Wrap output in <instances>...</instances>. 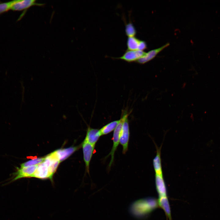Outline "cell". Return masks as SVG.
I'll return each instance as SVG.
<instances>
[{
  "mask_svg": "<svg viewBox=\"0 0 220 220\" xmlns=\"http://www.w3.org/2000/svg\"><path fill=\"white\" fill-rule=\"evenodd\" d=\"M169 45V43H167L160 48L148 51L146 53L145 55L139 59L137 62L141 64H144L149 61L153 59L164 49L168 47Z\"/></svg>",
  "mask_w": 220,
  "mask_h": 220,
  "instance_id": "cell-10",
  "label": "cell"
},
{
  "mask_svg": "<svg viewBox=\"0 0 220 220\" xmlns=\"http://www.w3.org/2000/svg\"><path fill=\"white\" fill-rule=\"evenodd\" d=\"M125 32L128 37H134L136 34V29L133 24L130 22L125 25Z\"/></svg>",
  "mask_w": 220,
  "mask_h": 220,
  "instance_id": "cell-17",
  "label": "cell"
},
{
  "mask_svg": "<svg viewBox=\"0 0 220 220\" xmlns=\"http://www.w3.org/2000/svg\"><path fill=\"white\" fill-rule=\"evenodd\" d=\"M158 201L159 207L163 210L169 220H172L170 207L167 196L159 197Z\"/></svg>",
  "mask_w": 220,
  "mask_h": 220,
  "instance_id": "cell-14",
  "label": "cell"
},
{
  "mask_svg": "<svg viewBox=\"0 0 220 220\" xmlns=\"http://www.w3.org/2000/svg\"><path fill=\"white\" fill-rule=\"evenodd\" d=\"M141 41L135 36L128 37L127 42V50H138Z\"/></svg>",
  "mask_w": 220,
  "mask_h": 220,
  "instance_id": "cell-16",
  "label": "cell"
},
{
  "mask_svg": "<svg viewBox=\"0 0 220 220\" xmlns=\"http://www.w3.org/2000/svg\"><path fill=\"white\" fill-rule=\"evenodd\" d=\"M16 1V0L0 3V14L11 9Z\"/></svg>",
  "mask_w": 220,
  "mask_h": 220,
  "instance_id": "cell-19",
  "label": "cell"
},
{
  "mask_svg": "<svg viewBox=\"0 0 220 220\" xmlns=\"http://www.w3.org/2000/svg\"><path fill=\"white\" fill-rule=\"evenodd\" d=\"M83 159L85 164L86 171L89 174L90 163L93 154L95 146L83 141L82 144Z\"/></svg>",
  "mask_w": 220,
  "mask_h": 220,
  "instance_id": "cell-6",
  "label": "cell"
},
{
  "mask_svg": "<svg viewBox=\"0 0 220 220\" xmlns=\"http://www.w3.org/2000/svg\"><path fill=\"white\" fill-rule=\"evenodd\" d=\"M119 121L120 119L114 121L103 127L99 130L101 135L107 134L114 130Z\"/></svg>",
  "mask_w": 220,
  "mask_h": 220,
  "instance_id": "cell-15",
  "label": "cell"
},
{
  "mask_svg": "<svg viewBox=\"0 0 220 220\" xmlns=\"http://www.w3.org/2000/svg\"><path fill=\"white\" fill-rule=\"evenodd\" d=\"M146 53L139 50H127L123 54L116 59L123 60L128 62L137 61L139 59L145 55Z\"/></svg>",
  "mask_w": 220,
  "mask_h": 220,
  "instance_id": "cell-7",
  "label": "cell"
},
{
  "mask_svg": "<svg viewBox=\"0 0 220 220\" xmlns=\"http://www.w3.org/2000/svg\"><path fill=\"white\" fill-rule=\"evenodd\" d=\"M147 45L145 42L141 40L138 47V50L143 51L147 48Z\"/></svg>",
  "mask_w": 220,
  "mask_h": 220,
  "instance_id": "cell-20",
  "label": "cell"
},
{
  "mask_svg": "<svg viewBox=\"0 0 220 220\" xmlns=\"http://www.w3.org/2000/svg\"><path fill=\"white\" fill-rule=\"evenodd\" d=\"M51 158L49 154L45 157L44 161L38 165V167L31 177L39 179H50L52 180L49 172V167L51 163Z\"/></svg>",
  "mask_w": 220,
  "mask_h": 220,
  "instance_id": "cell-3",
  "label": "cell"
},
{
  "mask_svg": "<svg viewBox=\"0 0 220 220\" xmlns=\"http://www.w3.org/2000/svg\"><path fill=\"white\" fill-rule=\"evenodd\" d=\"M155 182L159 197L167 196L166 186L163 175L155 174Z\"/></svg>",
  "mask_w": 220,
  "mask_h": 220,
  "instance_id": "cell-11",
  "label": "cell"
},
{
  "mask_svg": "<svg viewBox=\"0 0 220 220\" xmlns=\"http://www.w3.org/2000/svg\"><path fill=\"white\" fill-rule=\"evenodd\" d=\"M45 160V157L38 158L32 159L20 164V167H26L38 165L42 162Z\"/></svg>",
  "mask_w": 220,
  "mask_h": 220,
  "instance_id": "cell-18",
  "label": "cell"
},
{
  "mask_svg": "<svg viewBox=\"0 0 220 220\" xmlns=\"http://www.w3.org/2000/svg\"><path fill=\"white\" fill-rule=\"evenodd\" d=\"M44 4L37 3L35 0H16L11 10L14 11H20L27 9L33 6H41Z\"/></svg>",
  "mask_w": 220,
  "mask_h": 220,
  "instance_id": "cell-8",
  "label": "cell"
},
{
  "mask_svg": "<svg viewBox=\"0 0 220 220\" xmlns=\"http://www.w3.org/2000/svg\"><path fill=\"white\" fill-rule=\"evenodd\" d=\"M156 154L153 160V164L155 174L163 175L161 159V147L156 145Z\"/></svg>",
  "mask_w": 220,
  "mask_h": 220,
  "instance_id": "cell-12",
  "label": "cell"
},
{
  "mask_svg": "<svg viewBox=\"0 0 220 220\" xmlns=\"http://www.w3.org/2000/svg\"><path fill=\"white\" fill-rule=\"evenodd\" d=\"M159 207L158 200L149 197L134 201L130 206L129 210L133 216L141 219L146 217Z\"/></svg>",
  "mask_w": 220,
  "mask_h": 220,
  "instance_id": "cell-1",
  "label": "cell"
},
{
  "mask_svg": "<svg viewBox=\"0 0 220 220\" xmlns=\"http://www.w3.org/2000/svg\"><path fill=\"white\" fill-rule=\"evenodd\" d=\"M128 114L124 112L120 119V121L114 130L112 137L113 146L111 150L107 157L111 156V159L109 164L108 167L110 168L114 161V154L119 143V138L122 126L124 121L128 117Z\"/></svg>",
  "mask_w": 220,
  "mask_h": 220,
  "instance_id": "cell-2",
  "label": "cell"
},
{
  "mask_svg": "<svg viewBox=\"0 0 220 220\" xmlns=\"http://www.w3.org/2000/svg\"><path fill=\"white\" fill-rule=\"evenodd\" d=\"M79 148V146L71 147L56 150L60 162L68 158Z\"/></svg>",
  "mask_w": 220,
  "mask_h": 220,
  "instance_id": "cell-13",
  "label": "cell"
},
{
  "mask_svg": "<svg viewBox=\"0 0 220 220\" xmlns=\"http://www.w3.org/2000/svg\"><path fill=\"white\" fill-rule=\"evenodd\" d=\"M101 136L99 130L92 128L88 126L84 141L95 146Z\"/></svg>",
  "mask_w": 220,
  "mask_h": 220,
  "instance_id": "cell-9",
  "label": "cell"
},
{
  "mask_svg": "<svg viewBox=\"0 0 220 220\" xmlns=\"http://www.w3.org/2000/svg\"><path fill=\"white\" fill-rule=\"evenodd\" d=\"M38 167V165L20 168L16 167V170L15 172L13 173L11 180L9 182L23 178L31 177Z\"/></svg>",
  "mask_w": 220,
  "mask_h": 220,
  "instance_id": "cell-4",
  "label": "cell"
},
{
  "mask_svg": "<svg viewBox=\"0 0 220 220\" xmlns=\"http://www.w3.org/2000/svg\"><path fill=\"white\" fill-rule=\"evenodd\" d=\"M130 135L129 122L127 117L123 123L119 138V143L123 147L122 152L124 154L128 149Z\"/></svg>",
  "mask_w": 220,
  "mask_h": 220,
  "instance_id": "cell-5",
  "label": "cell"
}]
</instances>
